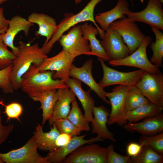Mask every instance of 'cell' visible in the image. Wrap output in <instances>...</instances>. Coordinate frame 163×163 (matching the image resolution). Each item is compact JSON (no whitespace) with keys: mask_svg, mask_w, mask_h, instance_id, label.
<instances>
[{"mask_svg":"<svg viewBox=\"0 0 163 163\" xmlns=\"http://www.w3.org/2000/svg\"><path fill=\"white\" fill-rule=\"evenodd\" d=\"M18 52L13 60L10 80L14 90L20 88L22 77L30 66H39L48 57L38 43L31 44L20 41Z\"/></svg>","mask_w":163,"mask_h":163,"instance_id":"1","label":"cell"},{"mask_svg":"<svg viewBox=\"0 0 163 163\" xmlns=\"http://www.w3.org/2000/svg\"><path fill=\"white\" fill-rule=\"evenodd\" d=\"M55 72L40 71L38 66L32 64L22 77L20 88L31 98L42 91L68 87L62 80L54 79Z\"/></svg>","mask_w":163,"mask_h":163,"instance_id":"2","label":"cell"},{"mask_svg":"<svg viewBox=\"0 0 163 163\" xmlns=\"http://www.w3.org/2000/svg\"><path fill=\"white\" fill-rule=\"evenodd\" d=\"M102 0H90L86 6L79 13L74 14L67 13L57 25L56 30L51 39L45 45L42 47L44 53L47 54L51 50L54 44L58 41L64 33L78 24L86 21H90L94 24L98 29L99 34L102 39L105 31L97 25L94 17L95 8Z\"/></svg>","mask_w":163,"mask_h":163,"instance_id":"3","label":"cell"},{"mask_svg":"<svg viewBox=\"0 0 163 163\" xmlns=\"http://www.w3.org/2000/svg\"><path fill=\"white\" fill-rule=\"evenodd\" d=\"M152 41V38L146 36L139 46L132 53L120 59L109 61L108 63L113 67L125 66L136 67L150 73L160 72L159 68L151 62L147 55V48Z\"/></svg>","mask_w":163,"mask_h":163,"instance_id":"4","label":"cell"},{"mask_svg":"<svg viewBox=\"0 0 163 163\" xmlns=\"http://www.w3.org/2000/svg\"><path fill=\"white\" fill-rule=\"evenodd\" d=\"M98 59L103 71V77L98 84L103 89L113 85L136 86L144 72L140 69L127 72H120L107 66L101 58H98Z\"/></svg>","mask_w":163,"mask_h":163,"instance_id":"5","label":"cell"},{"mask_svg":"<svg viewBox=\"0 0 163 163\" xmlns=\"http://www.w3.org/2000/svg\"><path fill=\"white\" fill-rule=\"evenodd\" d=\"M33 135L23 146L5 153H0V159L5 163H48L45 157L37 152Z\"/></svg>","mask_w":163,"mask_h":163,"instance_id":"6","label":"cell"},{"mask_svg":"<svg viewBox=\"0 0 163 163\" xmlns=\"http://www.w3.org/2000/svg\"><path fill=\"white\" fill-rule=\"evenodd\" d=\"M150 103L163 107V75L144 72L136 86Z\"/></svg>","mask_w":163,"mask_h":163,"instance_id":"7","label":"cell"},{"mask_svg":"<svg viewBox=\"0 0 163 163\" xmlns=\"http://www.w3.org/2000/svg\"><path fill=\"white\" fill-rule=\"evenodd\" d=\"M75 58V56L62 49L56 55L46 58L38 67L40 71H54L53 78L62 80L65 82L70 77L71 68Z\"/></svg>","mask_w":163,"mask_h":163,"instance_id":"8","label":"cell"},{"mask_svg":"<svg viewBox=\"0 0 163 163\" xmlns=\"http://www.w3.org/2000/svg\"><path fill=\"white\" fill-rule=\"evenodd\" d=\"M130 87L118 85L110 92H106L111 106V110L108 118L107 124L109 126L117 124L123 126L128 123L125 110V100Z\"/></svg>","mask_w":163,"mask_h":163,"instance_id":"9","label":"cell"},{"mask_svg":"<svg viewBox=\"0 0 163 163\" xmlns=\"http://www.w3.org/2000/svg\"><path fill=\"white\" fill-rule=\"evenodd\" d=\"M110 26L121 36L128 47L129 54L139 46L146 36L141 31L135 22L126 16L114 21Z\"/></svg>","mask_w":163,"mask_h":163,"instance_id":"10","label":"cell"},{"mask_svg":"<svg viewBox=\"0 0 163 163\" xmlns=\"http://www.w3.org/2000/svg\"><path fill=\"white\" fill-rule=\"evenodd\" d=\"M58 41L63 49L76 57L85 55H91L88 40L83 35L81 25H75L66 34H63Z\"/></svg>","mask_w":163,"mask_h":163,"instance_id":"11","label":"cell"},{"mask_svg":"<svg viewBox=\"0 0 163 163\" xmlns=\"http://www.w3.org/2000/svg\"><path fill=\"white\" fill-rule=\"evenodd\" d=\"M62 163H107V148L92 143L82 145L68 155Z\"/></svg>","mask_w":163,"mask_h":163,"instance_id":"12","label":"cell"},{"mask_svg":"<svg viewBox=\"0 0 163 163\" xmlns=\"http://www.w3.org/2000/svg\"><path fill=\"white\" fill-rule=\"evenodd\" d=\"M159 0H148L146 7L139 11H130L127 18L135 22H139L163 30V9Z\"/></svg>","mask_w":163,"mask_h":163,"instance_id":"13","label":"cell"},{"mask_svg":"<svg viewBox=\"0 0 163 163\" xmlns=\"http://www.w3.org/2000/svg\"><path fill=\"white\" fill-rule=\"evenodd\" d=\"M100 41L108 57V61L123 59L129 54L128 47L120 35L110 26Z\"/></svg>","mask_w":163,"mask_h":163,"instance_id":"14","label":"cell"},{"mask_svg":"<svg viewBox=\"0 0 163 163\" xmlns=\"http://www.w3.org/2000/svg\"><path fill=\"white\" fill-rule=\"evenodd\" d=\"M93 66L92 59L86 61L81 67H76L72 64L70 70V77L85 83L104 102L110 104V101L107 99L106 96L107 92L96 82L93 77L92 73Z\"/></svg>","mask_w":163,"mask_h":163,"instance_id":"15","label":"cell"},{"mask_svg":"<svg viewBox=\"0 0 163 163\" xmlns=\"http://www.w3.org/2000/svg\"><path fill=\"white\" fill-rule=\"evenodd\" d=\"M86 136L87 134H85L72 137L66 145L55 150L49 152L45 157L47 163H62L68 155L79 147L84 145L103 141L97 136L88 139H84Z\"/></svg>","mask_w":163,"mask_h":163,"instance_id":"16","label":"cell"},{"mask_svg":"<svg viewBox=\"0 0 163 163\" xmlns=\"http://www.w3.org/2000/svg\"><path fill=\"white\" fill-rule=\"evenodd\" d=\"M33 25L34 24L27 19L19 15L14 16L9 20L8 27L4 34V42L11 49L12 52L15 56L18 52V47L14 45L15 37L18 33L22 31L27 37L30 27Z\"/></svg>","mask_w":163,"mask_h":163,"instance_id":"17","label":"cell"},{"mask_svg":"<svg viewBox=\"0 0 163 163\" xmlns=\"http://www.w3.org/2000/svg\"><path fill=\"white\" fill-rule=\"evenodd\" d=\"M123 126L124 129L129 132H136L142 135H155L163 132V114L161 113L145 118L139 123H128Z\"/></svg>","mask_w":163,"mask_h":163,"instance_id":"18","label":"cell"},{"mask_svg":"<svg viewBox=\"0 0 163 163\" xmlns=\"http://www.w3.org/2000/svg\"><path fill=\"white\" fill-rule=\"evenodd\" d=\"M110 110L104 106H94L93 110L94 120L91 123V132L96 134L103 140H109L115 142L117 140L113 133L107 126Z\"/></svg>","mask_w":163,"mask_h":163,"instance_id":"19","label":"cell"},{"mask_svg":"<svg viewBox=\"0 0 163 163\" xmlns=\"http://www.w3.org/2000/svg\"><path fill=\"white\" fill-rule=\"evenodd\" d=\"M65 83L73 92L81 103L85 118L89 123L92 122L94 120L93 110L95 101L90 95L91 90L88 91L83 90L81 86V82L75 78H69Z\"/></svg>","mask_w":163,"mask_h":163,"instance_id":"20","label":"cell"},{"mask_svg":"<svg viewBox=\"0 0 163 163\" xmlns=\"http://www.w3.org/2000/svg\"><path fill=\"white\" fill-rule=\"evenodd\" d=\"M58 99L54 107L53 112L48 120L49 125L52 126L57 120L67 118L70 111V104L75 97L68 87L57 90Z\"/></svg>","mask_w":163,"mask_h":163,"instance_id":"21","label":"cell"},{"mask_svg":"<svg viewBox=\"0 0 163 163\" xmlns=\"http://www.w3.org/2000/svg\"><path fill=\"white\" fill-rule=\"evenodd\" d=\"M127 0H118L116 6L111 10L100 13L94 18L101 28L105 31L114 21L125 17L130 11Z\"/></svg>","mask_w":163,"mask_h":163,"instance_id":"22","label":"cell"},{"mask_svg":"<svg viewBox=\"0 0 163 163\" xmlns=\"http://www.w3.org/2000/svg\"><path fill=\"white\" fill-rule=\"evenodd\" d=\"M27 20L32 24L39 26L38 30L35 33L36 36H43L46 38L43 46L50 40L55 33L57 25L56 20L50 16L42 13L34 12L28 17Z\"/></svg>","mask_w":163,"mask_h":163,"instance_id":"23","label":"cell"},{"mask_svg":"<svg viewBox=\"0 0 163 163\" xmlns=\"http://www.w3.org/2000/svg\"><path fill=\"white\" fill-rule=\"evenodd\" d=\"M52 126L48 132L43 131L42 125L38 123L36 126L33 136L39 150L50 152L58 149L56 142L60 133L55 124Z\"/></svg>","mask_w":163,"mask_h":163,"instance_id":"24","label":"cell"},{"mask_svg":"<svg viewBox=\"0 0 163 163\" xmlns=\"http://www.w3.org/2000/svg\"><path fill=\"white\" fill-rule=\"evenodd\" d=\"M34 101H39L42 110V125L45 123L52 115L54 105L58 99L57 90L45 91L32 97Z\"/></svg>","mask_w":163,"mask_h":163,"instance_id":"25","label":"cell"},{"mask_svg":"<svg viewBox=\"0 0 163 163\" xmlns=\"http://www.w3.org/2000/svg\"><path fill=\"white\" fill-rule=\"evenodd\" d=\"M81 27L83 36L90 42L91 55L96 56L105 61H108L104 49L96 37L99 34L98 29L87 22L84 23Z\"/></svg>","mask_w":163,"mask_h":163,"instance_id":"26","label":"cell"},{"mask_svg":"<svg viewBox=\"0 0 163 163\" xmlns=\"http://www.w3.org/2000/svg\"><path fill=\"white\" fill-rule=\"evenodd\" d=\"M163 107L149 103L126 112L128 123H136L162 113Z\"/></svg>","mask_w":163,"mask_h":163,"instance_id":"27","label":"cell"},{"mask_svg":"<svg viewBox=\"0 0 163 163\" xmlns=\"http://www.w3.org/2000/svg\"><path fill=\"white\" fill-rule=\"evenodd\" d=\"M151 29L155 37V41L152 42L150 47L153 53L150 62L158 68L162 66L163 58V33L160 29L151 26Z\"/></svg>","mask_w":163,"mask_h":163,"instance_id":"28","label":"cell"},{"mask_svg":"<svg viewBox=\"0 0 163 163\" xmlns=\"http://www.w3.org/2000/svg\"><path fill=\"white\" fill-rule=\"evenodd\" d=\"M71 104L72 108L66 118L81 131H89L90 128L89 122L79 107L75 97L73 99Z\"/></svg>","mask_w":163,"mask_h":163,"instance_id":"29","label":"cell"},{"mask_svg":"<svg viewBox=\"0 0 163 163\" xmlns=\"http://www.w3.org/2000/svg\"><path fill=\"white\" fill-rule=\"evenodd\" d=\"M150 102L136 86L131 87L126 96V112L132 110L141 105Z\"/></svg>","mask_w":163,"mask_h":163,"instance_id":"30","label":"cell"},{"mask_svg":"<svg viewBox=\"0 0 163 163\" xmlns=\"http://www.w3.org/2000/svg\"><path fill=\"white\" fill-rule=\"evenodd\" d=\"M131 163H162L163 154L152 149L143 146L136 157H130Z\"/></svg>","mask_w":163,"mask_h":163,"instance_id":"31","label":"cell"},{"mask_svg":"<svg viewBox=\"0 0 163 163\" xmlns=\"http://www.w3.org/2000/svg\"><path fill=\"white\" fill-rule=\"evenodd\" d=\"M139 143L143 146L148 147L163 154V132L152 136L142 135L140 137Z\"/></svg>","mask_w":163,"mask_h":163,"instance_id":"32","label":"cell"},{"mask_svg":"<svg viewBox=\"0 0 163 163\" xmlns=\"http://www.w3.org/2000/svg\"><path fill=\"white\" fill-rule=\"evenodd\" d=\"M54 124L60 134H66L71 137L81 134V131L67 118L59 119Z\"/></svg>","mask_w":163,"mask_h":163,"instance_id":"33","label":"cell"},{"mask_svg":"<svg viewBox=\"0 0 163 163\" xmlns=\"http://www.w3.org/2000/svg\"><path fill=\"white\" fill-rule=\"evenodd\" d=\"M4 34H0V70L12 64L16 56L9 51L4 42Z\"/></svg>","mask_w":163,"mask_h":163,"instance_id":"34","label":"cell"},{"mask_svg":"<svg viewBox=\"0 0 163 163\" xmlns=\"http://www.w3.org/2000/svg\"><path fill=\"white\" fill-rule=\"evenodd\" d=\"M12 67L11 64L8 67L0 70V89L5 94L12 93L13 89L10 80Z\"/></svg>","mask_w":163,"mask_h":163,"instance_id":"35","label":"cell"},{"mask_svg":"<svg viewBox=\"0 0 163 163\" xmlns=\"http://www.w3.org/2000/svg\"><path fill=\"white\" fill-rule=\"evenodd\" d=\"M106 148L107 163H131L130 157L116 152L113 144H111Z\"/></svg>","mask_w":163,"mask_h":163,"instance_id":"36","label":"cell"},{"mask_svg":"<svg viewBox=\"0 0 163 163\" xmlns=\"http://www.w3.org/2000/svg\"><path fill=\"white\" fill-rule=\"evenodd\" d=\"M1 104L5 107V110L4 113L7 117V122L11 119H16L20 121L19 117L23 111V107L21 104L18 102H14L7 105H5L2 101Z\"/></svg>","mask_w":163,"mask_h":163,"instance_id":"37","label":"cell"},{"mask_svg":"<svg viewBox=\"0 0 163 163\" xmlns=\"http://www.w3.org/2000/svg\"><path fill=\"white\" fill-rule=\"evenodd\" d=\"M2 117L0 116V145L3 143L6 140L10 134L13 131L14 125L9 124L5 126L2 123Z\"/></svg>","mask_w":163,"mask_h":163,"instance_id":"38","label":"cell"},{"mask_svg":"<svg viewBox=\"0 0 163 163\" xmlns=\"http://www.w3.org/2000/svg\"><path fill=\"white\" fill-rule=\"evenodd\" d=\"M142 147L139 143L131 142L126 146L127 154L130 157H135L139 153Z\"/></svg>","mask_w":163,"mask_h":163,"instance_id":"39","label":"cell"},{"mask_svg":"<svg viewBox=\"0 0 163 163\" xmlns=\"http://www.w3.org/2000/svg\"><path fill=\"white\" fill-rule=\"evenodd\" d=\"M71 138L68 134H60L57 139L56 142V145L58 148L68 143Z\"/></svg>","mask_w":163,"mask_h":163,"instance_id":"40","label":"cell"},{"mask_svg":"<svg viewBox=\"0 0 163 163\" xmlns=\"http://www.w3.org/2000/svg\"><path fill=\"white\" fill-rule=\"evenodd\" d=\"M4 8L0 7V30H6L8 27L9 20L4 16Z\"/></svg>","mask_w":163,"mask_h":163,"instance_id":"41","label":"cell"},{"mask_svg":"<svg viewBox=\"0 0 163 163\" xmlns=\"http://www.w3.org/2000/svg\"><path fill=\"white\" fill-rule=\"evenodd\" d=\"M82 1V0H75V3L76 4H78L80 3Z\"/></svg>","mask_w":163,"mask_h":163,"instance_id":"42","label":"cell"},{"mask_svg":"<svg viewBox=\"0 0 163 163\" xmlns=\"http://www.w3.org/2000/svg\"><path fill=\"white\" fill-rule=\"evenodd\" d=\"M10 0H0V6L3 3Z\"/></svg>","mask_w":163,"mask_h":163,"instance_id":"43","label":"cell"},{"mask_svg":"<svg viewBox=\"0 0 163 163\" xmlns=\"http://www.w3.org/2000/svg\"><path fill=\"white\" fill-rule=\"evenodd\" d=\"M6 30H0V34H5Z\"/></svg>","mask_w":163,"mask_h":163,"instance_id":"44","label":"cell"},{"mask_svg":"<svg viewBox=\"0 0 163 163\" xmlns=\"http://www.w3.org/2000/svg\"><path fill=\"white\" fill-rule=\"evenodd\" d=\"M129 0L131 3L132 6H133L134 4H133V0Z\"/></svg>","mask_w":163,"mask_h":163,"instance_id":"45","label":"cell"},{"mask_svg":"<svg viewBox=\"0 0 163 163\" xmlns=\"http://www.w3.org/2000/svg\"><path fill=\"white\" fill-rule=\"evenodd\" d=\"M2 101H1L0 100V104H1V102ZM1 116V109H0V116Z\"/></svg>","mask_w":163,"mask_h":163,"instance_id":"46","label":"cell"},{"mask_svg":"<svg viewBox=\"0 0 163 163\" xmlns=\"http://www.w3.org/2000/svg\"><path fill=\"white\" fill-rule=\"evenodd\" d=\"M159 1L162 3H163V0H159Z\"/></svg>","mask_w":163,"mask_h":163,"instance_id":"47","label":"cell"},{"mask_svg":"<svg viewBox=\"0 0 163 163\" xmlns=\"http://www.w3.org/2000/svg\"><path fill=\"white\" fill-rule=\"evenodd\" d=\"M0 163H4L3 161L0 159Z\"/></svg>","mask_w":163,"mask_h":163,"instance_id":"48","label":"cell"}]
</instances>
